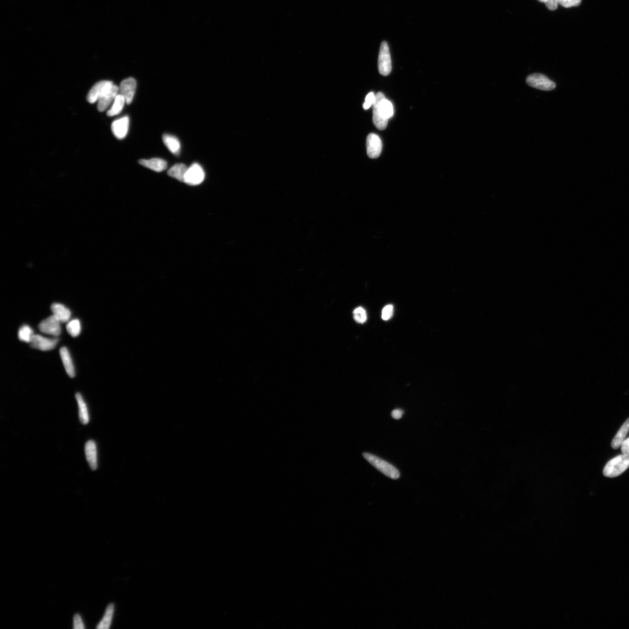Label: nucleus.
I'll return each instance as SVG.
<instances>
[{
  "instance_id": "1",
  "label": "nucleus",
  "mask_w": 629,
  "mask_h": 629,
  "mask_svg": "<svg viewBox=\"0 0 629 629\" xmlns=\"http://www.w3.org/2000/svg\"><path fill=\"white\" fill-rule=\"evenodd\" d=\"M373 107V123L379 130H384L388 125V120L393 115L392 103L386 99L382 93L379 92L376 95Z\"/></svg>"
},
{
  "instance_id": "2",
  "label": "nucleus",
  "mask_w": 629,
  "mask_h": 629,
  "mask_svg": "<svg viewBox=\"0 0 629 629\" xmlns=\"http://www.w3.org/2000/svg\"><path fill=\"white\" fill-rule=\"evenodd\" d=\"M629 467L628 455H618L611 460L605 466L603 474L605 477L614 478L623 474Z\"/></svg>"
},
{
  "instance_id": "3",
  "label": "nucleus",
  "mask_w": 629,
  "mask_h": 629,
  "mask_svg": "<svg viewBox=\"0 0 629 629\" xmlns=\"http://www.w3.org/2000/svg\"><path fill=\"white\" fill-rule=\"evenodd\" d=\"M363 456L370 465L376 468L378 470L381 472L386 477L393 479H397L400 477V473H399L396 468L384 461V460L379 458L376 455L368 453H363Z\"/></svg>"
},
{
  "instance_id": "4",
  "label": "nucleus",
  "mask_w": 629,
  "mask_h": 629,
  "mask_svg": "<svg viewBox=\"0 0 629 629\" xmlns=\"http://www.w3.org/2000/svg\"><path fill=\"white\" fill-rule=\"evenodd\" d=\"M526 82L532 88L546 91L554 90L556 83L541 74H533L528 76Z\"/></svg>"
},
{
  "instance_id": "5",
  "label": "nucleus",
  "mask_w": 629,
  "mask_h": 629,
  "mask_svg": "<svg viewBox=\"0 0 629 629\" xmlns=\"http://www.w3.org/2000/svg\"><path fill=\"white\" fill-rule=\"evenodd\" d=\"M378 68L380 74L384 76L390 74L392 71V61L388 44L386 42L381 44L378 59Z\"/></svg>"
},
{
  "instance_id": "6",
  "label": "nucleus",
  "mask_w": 629,
  "mask_h": 629,
  "mask_svg": "<svg viewBox=\"0 0 629 629\" xmlns=\"http://www.w3.org/2000/svg\"><path fill=\"white\" fill-rule=\"evenodd\" d=\"M205 178V171L199 164L193 163L188 168L184 183L195 186L203 182Z\"/></svg>"
},
{
  "instance_id": "7",
  "label": "nucleus",
  "mask_w": 629,
  "mask_h": 629,
  "mask_svg": "<svg viewBox=\"0 0 629 629\" xmlns=\"http://www.w3.org/2000/svg\"><path fill=\"white\" fill-rule=\"evenodd\" d=\"M61 323L53 314L42 321L39 325L40 332L53 336H59L62 333Z\"/></svg>"
},
{
  "instance_id": "8",
  "label": "nucleus",
  "mask_w": 629,
  "mask_h": 629,
  "mask_svg": "<svg viewBox=\"0 0 629 629\" xmlns=\"http://www.w3.org/2000/svg\"><path fill=\"white\" fill-rule=\"evenodd\" d=\"M119 94V87L112 83L103 92L98 101V109L102 112L109 107L112 102H114L116 97Z\"/></svg>"
},
{
  "instance_id": "9",
  "label": "nucleus",
  "mask_w": 629,
  "mask_h": 629,
  "mask_svg": "<svg viewBox=\"0 0 629 629\" xmlns=\"http://www.w3.org/2000/svg\"><path fill=\"white\" fill-rule=\"evenodd\" d=\"M58 338H49L34 334L30 342L32 348L42 351H49L54 349L59 342Z\"/></svg>"
},
{
  "instance_id": "10",
  "label": "nucleus",
  "mask_w": 629,
  "mask_h": 629,
  "mask_svg": "<svg viewBox=\"0 0 629 629\" xmlns=\"http://www.w3.org/2000/svg\"><path fill=\"white\" fill-rule=\"evenodd\" d=\"M136 88V80L133 78L124 79L121 83L119 87V94L124 97L127 104L132 103L135 94Z\"/></svg>"
},
{
  "instance_id": "11",
  "label": "nucleus",
  "mask_w": 629,
  "mask_h": 629,
  "mask_svg": "<svg viewBox=\"0 0 629 629\" xmlns=\"http://www.w3.org/2000/svg\"><path fill=\"white\" fill-rule=\"evenodd\" d=\"M382 148V141L378 135L370 134L366 139L367 155L371 159H376L380 156Z\"/></svg>"
},
{
  "instance_id": "12",
  "label": "nucleus",
  "mask_w": 629,
  "mask_h": 629,
  "mask_svg": "<svg viewBox=\"0 0 629 629\" xmlns=\"http://www.w3.org/2000/svg\"><path fill=\"white\" fill-rule=\"evenodd\" d=\"M129 125H130V119L127 116L116 120L112 123V132L117 138L123 139L127 136Z\"/></svg>"
},
{
  "instance_id": "13",
  "label": "nucleus",
  "mask_w": 629,
  "mask_h": 629,
  "mask_svg": "<svg viewBox=\"0 0 629 629\" xmlns=\"http://www.w3.org/2000/svg\"><path fill=\"white\" fill-rule=\"evenodd\" d=\"M112 83V82L108 81V80H102V81L96 83L88 93L87 98L88 102L90 103L98 102L103 92Z\"/></svg>"
},
{
  "instance_id": "14",
  "label": "nucleus",
  "mask_w": 629,
  "mask_h": 629,
  "mask_svg": "<svg viewBox=\"0 0 629 629\" xmlns=\"http://www.w3.org/2000/svg\"><path fill=\"white\" fill-rule=\"evenodd\" d=\"M87 462L92 470H96L98 466V450L95 441H89L84 447Z\"/></svg>"
},
{
  "instance_id": "15",
  "label": "nucleus",
  "mask_w": 629,
  "mask_h": 629,
  "mask_svg": "<svg viewBox=\"0 0 629 629\" xmlns=\"http://www.w3.org/2000/svg\"><path fill=\"white\" fill-rule=\"evenodd\" d=\"M60 354L68 376L74 378L75 376V367L69 351L66 347H63L60 350Z\"/></svg>"
},
{
  "instance_id": "16",
  "label": "nucleus",
  "mask_w": 629,
  "mask_h": 629,
  "mask_svg": "<svg viewBox=\"0 0 629 629\" xmlns=\"http://www.w3.org/2000/svg\"><path fill=\"white\" fill-rule=\"evenodd\" d=\"M51 309L52 314L63 323L70 321L71 312L65 305L60 303H54L51 305Z\"/></svg>"
},
{
  "instance_id": "17",
  "label": "nucleus",
  "mask_w": 629,
  "mask_h": 629,
  "mask_svg": "<svg viewBox=\"0 0 629 629\" xmlns=\"http://www.w3.org/2000/svg\"><path fill=\"white\" fill-rule=\"evenodd\" d=\"M139 163L142 166L156 172H162L167 167V163L163 159L153 158L149 160L141 159Z\"/></svg>"
},
{
  "instance_id": "18",
  "label": "nucleus",
  "mask_w": 629,
  "mask_h": 629,
  "mask_svg": "<svg viewBox=\"0 0 629 629\" xmlns=\"http://www.w3.org/2000/svg\"><path fill=\"white\" fill-rule=\"evenodd\" d=\"M75 396L78 405L79 420L82 424L87 425L90 422V417L86 402L81 394L77 393Z\"/></svg>"
},
{
  "instance_id": "19",
  "label": "nucleus",
  "mask_w": 629,
  "mask_h": 629,
  "mask_svg": "<svg viewBox=\"0 0 629 629\" xmlns=\"http://www.w3.org/2000/svg\"><path fill=\"white\" fill-rule=\"evenodd\" d=\"M629 431V418L624 423L622 427L616 434L611 443L613 449H617L622 445Z\"/></svg>"
},
{
  "instance_id": "20",
  "label": "nucleus",
  "mask_w": 629,
  "mask_h": 629,
  "mask_svg": "<svg viewBox=\"0 0 629 629\" xmlns=\"http://www.w3.org/2000/svg\"><path fill=\"white\" fill-rule=\"evenodd\" d=\"M163 141L165 145L173 154L179 155L181 150V144L178 138L174 135L164 134Z\"/></svg>"
},
{
  "instance_id": "21",
  "label": "nucleus",
  "mask_w": 629,
  "mask_h": 629,
  "mask_svg": "<svg viewBox=\"0 0 629 629\" xmlns=\"http://www.w3.org/2000/svg\"><path fill=\"white\" fill-rule=\"evenodd\" d=\"M188 168L186 165L183 163H179L174 165L168 171V175L175 178L181 182H184L185 174H186Z\"/></svg>"
},
{
  "instance_id": "22",
  "label": "nucleus",
  "mask_w": 629,
  "mask_h": 629,
  "mask_svg": "<svg viewBox=\"0 0 629 629\" xmlns=\"http://www.w3.org/2000/svg\"><path fill=\"white\" fill-rule=\"evenodd\" d=\"M115 612V605L110 604L107 607L106 612L102 620L97 626L96 628L99 629H108L111 626L112 616H113Z\"/></svg>"
},
{
  "instance_id": "23",
  "label": "nucleus",
  "mask_w": 629,
  "mask_h": 629,
  "mask_svg": "<svg viewBox=\"0 0 629 629\" xmlns=\"http://www.w3.org/2000/svg\"><path fill=\"white\" fill-rule=\"evenodd\" d=\"M126 103V101L124 97L120 94H118L116 97L113 103H112L111 107L109 110H108L107 115L109 117H112L118 115L120 112L123 109L124 104Z\"/></svg>"
},
{
  "instance_id": "24",
  "label": "nucleus",
  "mask_w": 629,
  "mask_h": 629,
  "mask_svg": "<svg viewBox=\"0 0 629 629\" xmlns=\"http://www.w3.org/2000/svg\"><path fill=\"white\" fill-rule=\"evenodd\" d=\"M34 335V330L29 325H23L18 331L19 339L24 342H31Z\"/></svg>"
},
{
  "instance_id": "25",
  "label": "nucleus",
  "mask_w": 629,
  "mask_h": 629,
  "mask_svg": "<svg viewBox=\"0 0 629 629\" xmlns=\"http://www.w3.org/2000/svg\"><path fill=\"white\" fill-rule=\"evenodd\" d=\"M67 330L68 333L72 337H76L79 335L81 332V324L80 322L78 319H74L68 321L67 325Z\"/></svg>"
},
{
  "instance_id": "26",
  "label": "nucleus",
  "mask_w": 629,
  "mask_h": 629,
  "mask_svg": "<svg viewBox=\"0 0 629 629\" xmlns=\"http://www.w3.org/2000/svg\"><path fill=\"white\" fill-rule=\"evenodd\" d=\"M354 318L359 324H364L367 320V314L365 310L362 307H358L354 310Z\"/></svg>"
},
{
  "instance_id": "27",
  "label": "nucleus",
  "mask_w": 629,
  "mask_h": 629,
  "mask_svg": "<svg viewBox=\"0 0 629 629\" xmlns=\"http://www.w3.org/2000/svg\"><path fill=\"white\" fill-rule=\"evenodd\" d=\"M393 313V306L389 304L385 306L382 312L383 320L388 321L392 317Z\"/></svg>"
},
{
  "instance_id": "28",
  "label": "nucleus",
  "mask_w": 629,
  "mask_h": 629,
  "mask_svg": "<svg viewBox=\"0 0 629 629\" xmlns=\"http://www.w3.org/2000/svg\"><path fill=\"white\" fill-rule=\"evenodd\" d=\"M375 101H376V95H374V92H370L366 96L365 103L363 104L364 109L368 110V108L373 106Z\"/></svg>"
},
{
  "instance_id": "29",
  "label": "nucleus",
  "mask_w": 629,
  "mask_h": 629,
  "mask_svg": "<svg viewBox=\"0 0 629 629\" xmlns=\"http://www.w3.org/2000/svg\"><path fill=\"white\" fill-rule=\"evenodd\" d=\"M582 0H558L559 5L564 8H570L580 5Z\"/></svg>"
},
{
  "instance_id": "30",
  "label": "nucleus",
  "mask_w": 629,
  "mask_h": 629,
  "mask_svg": "<svg viewBox=\"0 0 629 629\" xmlns=\"http://www.w3.org/2000/svg\"><path fill=\"white\" fill-rule=\"evenodd\" d=\"M74 628L75 629H83L84 628L81 616L79 614H75L74 616Z\"/></svg>"
},
{
  "instance_id": "31",
  "label": "nucleus",
  "mask_w": 629,
  "mask_h": 629,
  "mask_svg": "<svg viewBox=\"0 0 629 629\" xmlns=\"http://www.w3.org/2000/svg\"><path fill=\"white\" fill-rule=\"evenodd\" d=\"M545 4L547 9L551 11L557 9L559 5L558 0H546Z\"/></svg>"
},
{
  "instance_id": "32",
  "label": "nucleus",
  "mask_w": 629,
  "mask_h": 629,
  "mask_svg": "<svg viewBox=\"0 0 629 629\" xmlns=\"http://www.w3.org/2000/svg\"><path fill=\"white\" fill-rule=\"evenodd\" d=\"M621 450L622 453L629 456V438L625 439L622 445H621Z\"/></svg>"
},
{
  "instance_id": "33",
  "label": "nucleus",
  "mask_w": 629,
  "mask_h": 629,
  "mask_svg": "<svg viewBox=\"0 0 629 629\" xmlns=\"http://www.w3.org/2000/svg\"><path fill=\"white\" fill-rule=\"evenodd\" d=\"M403 411L401 409H395L392 412V417L395 419H401L403 415Z\"/></svg>"
},
{
  "instance_id": "34",
  "label": "nucleus",
  "mask_w": 629,
  "mask_h": 629,
  "mask_svg": "<svg viewBox=\"0 0 629 629\" xmlns=\"http://www.w3.org/2000/svg\"><path fill=\"white\" fill-rule=\"evenodd\" d=\"M538 1L543 3H546V0H538Z\"/></svg>"
}]
</instances>
